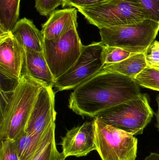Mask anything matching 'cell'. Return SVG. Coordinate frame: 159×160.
<instances>
[{"label":"cell","instance_id":"obj_1","mask_svg":"<svg viewBox=\"0 0 159 160\" xmlns=\"http://www.w3.org/2000/svg\"><path fill=\"white\" fill-rule=\"evenodd\" d=\"M142 94L133 79L115 72L99 71L73 89L69 108L77 114L94 118L101 112Z\"/></svg>","mask_w":159,"mask_h":160},{"label":"cell","instance_id":"obj_2","mask_svg":"<svg viewBox=\"0 0 159 160\" xmlns=\"http://www.w3.org/2000/svg\"><path fill=\"white\" fill-rule=\"evenodd\" d=\"M44 84L22 75L8 97L3 98L0 121L1 141H15L25 132L27 123Z\"/></svg>","mask_w":159,"mask_h":160},{"label":"cell","instance_id":"obj_3","mask_svg":"<svg viewBox=\"0 0 159 160\" xmlns=\"http://www.w3.org/2000/svg\"><path fill=\"white\" fill-rule=\"evenodd\" d=\"M159 23L150 19L134 24L100 29L104 47L120 48L133 54L145 53L155 41Z\"/></svg>","mask_w":159,"mask_h":160},{"label":"cell","instance_id":"obj_4","mask_svg":"<svg viewBox=\"0 0 159 160\" xmlns=\"http://www.w3.org/2000/svg\"><path fill=\"white\" fill-rule=\"evenodd\" d=\"M154 114L149 104L148 95L142 94L137 98L101 112L95 117L107 125L137 135L143 134L152 120Z\"/></svg>","mask_w":159,"mask_h":160},{"label":"cell","instance_id":"obj_5","mask_svg":"<svg viewBox=\"0 0 159 160\" xmlns=\"http://www.w3.org/2000/svg\"><path fill=\"white\" fill-rule=\"evenodd\" d=\"M77 10L99 29L134 24L147 19L137 0H112Z\"/></svg>","mask_w":159,"mask_h":160},{"label":"cell","instance_id":"obj_6","mask_svg":"<svg viewBox=\"0 0 159 160\" xmlns=\"http://www.w3.org/2000/svg\"><path fill=\"white\" fill-rule=\"evenodd\" d=\"M93 119L96 151L102 160H136L137 138L107 125L98 118Z\"/></svg>","mask_w":159,"mask_h":160},{"label":"cell","instance_id":"obj_7","mask_svg":"<svg viewBox=\"0 0 159 160\" xmlns=\"http://www.w3.org/2000/svg\"><path fill=\"white\" fill-rule=\"evenodd\" d=\"M77 26L74 25L56 40L44 38L43 53L56 80L74 64L82 52L84 45L77 33Z\"/></svg>","mask_w":159,"mask_h":160},{"label":"cell","instance_id":"obj_8","mask_svg":"<svg viewBox=\"0 0 159 160\" xmlns=\"http://www.w3.org/2000/svg\"><path fill=\"white\" fill-rule=\"evenodd\" d=\"M103 48L101 42L84 46L77 62L56 80L54 87L61 91L74 89L94 76L103 66L101 55Z\"/></svg>","mask_w":159,"mask_h":160},{"label":"cell","instance_id":"obj_9","mask_svg":"<svg viewBox=\"0 0 159 160\" xmlns=\"http://www.w3.org/2000/svg\"><path fill=\"white\" fill-rule=\"evenodd\" d=\"M56 119L55 94L52 87L44 86L30 115L25 132L31 135H40L55 122Z\"/></svg>","mask_w":159,"mask_h":160},{"label":"cell","instance_id":"obj_10","mask_svg":"<svg viewBox=\"0 0 159 160\" xmlns=\"http://www.w3.org/2000/svg\"><path fill=\"white\" fill-rule=\"evenodd\" d=\"M24 52L11 32L0 34V73L3 78L18 82L22 77Z\"/></svg>","mask_w":159,"mask_h":160},{"label":"cell","instance_id":"obj_11","mask_svg":"<svg viewBox=\"0 0 159 160\" xmlns=\"http://www.w3.org/2000/svg\"><path fill=\"white\" fill-rule=\"evenodd\" d=\"M95 138L94 119L74 127L62 138V153L66 158L87 156L91 151L96 150Z\"/></svg>","mask_w":159,"mask_h":160},{"label":"cell","instance_id":"obj_12","mask_svg":"<svg viewBox=\"0 0 159 160\" xmlns=\"http://www.w3.org/2000/svg\"><path fill=\"white\" fill-rule=\"evenodd\" d=\"M78 25L77 10L75 8L55 10L42 26L44 38L56 40L61 37L73 26Z\"/></svg>","mask_w":159,"mask_h":160},{"label":"cell","instance_id":"obj_13","mask_svg":"<svg viewBox=\"0 0 159 160\" xmlns=\"http://www.w3.org/2000/svg\"><path fill=\"white\" fill-rule=\"evenodd\" d=\"M20 46L26 51L43 52L44 38L30 20L23 18L17 22L11 32Z\"/></svg>","mask_w":159,"mask_h":160},{"label":"cell","instance_id":"obj_14","mask_svg":"<svg viewBox=\"0 0 159 160\" xmlns=\"http://www.w3.org/2000/svg\"><path fill=\"white\" fill-rule=\"evenodd\" d=\"M25 73L28 76L50 87H54L55 79L43 52H24Z\"/></svg>","mask_w":159,"mask_h":160},{"label":"cell","instance_id":"obj_15","mask_svg":"<svg viewBox=\"0 0 159 160\" xmlns=\"http://www.w3.org/2000/svg\"><path fill=\"white\" fill-rule=\"evenodd\" d=\"M52 123L44 132L37 135H31L26 132L14 141L20 160H32L44 141L48 137L54 127Z\"/></svg>","mask_w":159,"mask_h":160},{"label":"cell","instance_id":"obj_16","mask_svg":"<svg viewBox=\"0 0 159 160\" xmlns=\"http://www.w3.org/2000/svg\"><path fill=\"white\" fill-rule=\"evenodd\" d=\"M147 67L145 53H137L119 62L103 66L99 71L115 72L134 79Z\"/></svg>","mask_w":159,"mask_h":160},{"label":"cell","instance_id":"obj_17","mask_svg":"<svg viewBox=\"0 0 159 160\" xmlns=\"http://www.w3.org/2000/svg\"><path fill=\"white\" fill-rule=\"evenodd\" d=\"M21 0H0V34L10 32L18 21Z\"/></svg>","mask_w":159,"mask_h":160},{"label":"cell","instance_id":"obj_18","mask_svg":"<svg viewBox=\"0 0 159 160\" xmlns=\"http://www.w3.org/2000/svg\"><path fill=\"white\" fill-rule=\"evenodd\" d=\"M55 128L54 127L50 134L42 144L32 160H65L63 153L57 149L55 140Z\"/></svg>","mask_w":159,"mask_h":160},{"label":"cell","instance_id":"obj_19","mask_svg":"<svg viewBox=\"0 0 159 160\" xmlns=\"http://www.w3.org/2000/svg\"><path fill=\"white\" fill-rule=\"evenodd\" d=\"M139 85L159 91V70L147 67L134 78Z\"/></svg>","mask_w":159,"mask_h":160},{"label":"cell","instance_id":"obj_20","mask_svg":"<svg viewBox=\"0 0 159 160\" xmlns=\"http://www.w3.org/2000/svg\"><path fill=\"white\" fill-rule=\"evenodd\" d=\"M134 54H135L131 53L120 48L104 47L101 55L103 66L119 62Z\"/></svg>","mask_w":159,"mask_h":160},{"label":"cell","instance_id":"obj_21","mask_svg":"<svg viewBox=\"0 0 159 160\" xmlns=\"http://www.w3.org/2000/svg\"><path fill=\"white\" fill-rule=\"evenodd\" d=\"M147 19L159 23V0H137Z\"/></svg>","mask_w":159,"mask_h":160},{"label":"cell","instance_id":"obj_22","mask_svg":"<svg viewBox=\"0 0 159 160\" xmlns=\"http://www.w3.org/2000/svg\"><path fill=\"white\" fill-rule=\"evenodd\" d=\"M63 2V0H35V8L40 15L48 17Z\"/></svg>","mask_w":159,"mask_h":160},{"label":"cell","instance_id":"obj_23","mask_svg":"<svg viewBox=\"0 0 159 160\" xmlns=\"http://www.w3.org/2000/svg\"><path fill=\"white\" fill-rule=\"evenodd\" d=\"M0 160H20L14 141L10 140L1 141Z\"/></svg>","mask_w":159,"mask_h":160},{"label":"cell","instance_id":"obj_24","mask_svg":"<svg viewBox=\"0 0 159 160\" xmlns=\"http://www.w3.org/2000/svg\"><path fill=\"white\" fill-rule=\"evenodd\" d=\"M147 67L159 70V41L155 40L145 52Z\"/></svg>","mask_w":159,"mask_h":160},{"label":"cell","instance_id":"obj_25","mask_svg":"<svg viewBox=\"0 0 159 160\" xmlns=\"http://www.w3.org/2000/svg\"><path fill=\"white\" fill-rule=\"evenodd\" d=\"M110 1L112 0H63L62 6L63 7H73L78 8L96 5Z\"/></svg>","mask_w":159,"mask_h":160},{"label":"cell","instance_id":"obj_26","mask_svg":"<svg viewBox=\"0 0 159 160\" xmlns=\"http://www.w3.org/2000/svg\"><path fill=\"white\" fill-rule=\"evenodd\" d=\"M156 100H157L158 104V111L157 113H155V115H156L157 119V127L159 131V95L157 96V98H156Z\"/></svg>","mask_w":159,"mask_h":160},{"label":"cell","instance_id":"obj_27","mask_svg":"<svg viewBox=\"0 0 159 160\" xmlns=\"http://www.w3.org/2000/svg\"><path fill=\"white\" fill-rule=\"evenodd\" d=\"M144 160H159V155L157 153H151Z\"/></svg>","mask_w":159,"mask_h":160}]
</instances>
